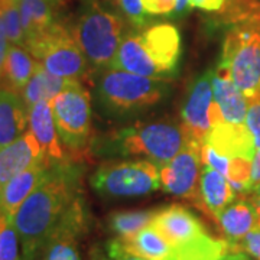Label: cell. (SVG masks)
<instances>
[{"label": "cell", "instance_id": "14", "mask_svg": "<svg viewBox=\"0 0 260 260\" xmlns=\"http://www.w3.org/2000/svg\"><path fill=\"white\" fill-rule=\"evenodd\" d=\"M205 145L227 158H249L253 160L256 145L246 123L220 121L205 136Z\"/></svg>", "mask_w": 260, "mask_h": 260}, {"label": "cell", "instance_id": "2", "mask_svg": "<svg viewBox=\"0 0 260 260\" xmlns=\"http://www.w3.org/2000/svg\"><path fill=\"white\" fill-rule=\"evenodd\" d=\"M182 55L181 34L172 23H155L124 34L114 58V70L156 80L178 74Z\"/></svg>", "mask_w": 260, "mask_h": 260}, {"label": "cell", "instance_id": "23", "mask_svg": "<svg viewBox=\"0 0 260 260\" xmlns=\"http://www.w3.org/2000/svg\"><path fill=\"white\" fill-rule=\"evenodd\" d=\"M38 61L23 45L10 44L2 70L0 87L13 93H22L37 70Z\"/></svg>", "mask_w": 260, "mask_h": 260}, {"label": "cell", "instance_id": "39", "mask_svg": "<svg viewBox=\"0 0 260 260\" xmlns=\"http://www.w3.org/2000/svg\"><path fill=\"white\" fill-rule=\"evenodd\" d=\"M220 260H251L250 256L246 253V251L242 250H233L229 251L227 254H224L223 257Z\"/></svg>", "mask_w": 260, "mask_h": 260}, {"label": "cell", "instance_id": "5", "mask_svg": "<svg viewBox=\"0 0 260 260\" xmlns=\"http://www.w3.org/2000/svg\"><path fill=\"white\" fill-rule=\"evenodd\" d=\"M124 26L126 20L114 8L99 0H88L70 29L88 65L97 70H107L113 67L126 34Z\"/></svg>", "mask_w": 260, "mask_h": 260}, {"label": "cell", "instance_id": "40", "mask_svg": "<svg viewBox=\"0 0 260 260\" xmlns=\"http://www.w3.org/2000/svg\"><path fill=\"white\" fill-rule=\"evenodd\" d=\"M189 10H191L189 9V0H177V9H175L177 16H184Z\"/></svg>", "mask_w": 260, "mask_h": 260}, {"label": "cell", "instance_id": "31", "mask_svg": "<svg viewBox=\"0 0 260 260\" xmlns=\"http://www.w3.org/2000/svg\"><path fill=\"white\" fill-rule=\"evenodd\" d=\"M90 260H143L132 256L123 250L117 237L110 239L103 244H97L90 250Z\"/></svg>", "mask_w": 260, "mask_h": 260}, {"label": "cell", "instance_id": "16", "mask_svg": "<svg viewBox=\"0 0 260 260\" xmlns=\"http://www.w3.org/2000/svg\"><path fill=\"white\" fill-rule=\"evenodd\" d=\"M38 160H45V158L34 133L28 129L15 142L5 148H0L2 185H5L10 178L18 175L19 172L34 165Z\"/></svg>", "mask_w": 260, "mask_h": 260}, {"label": "cell", "instance_id": "25", "mask_svg": "<svg viewBox=\"0 0 260 260\" xmlns=\"http://www.w3.org/2000/svg\"><path fill=\"white\" fill-rule=\"evenodd\" d=\"M73 81L75 80H68V78L56 77V75L48 73L47 70L38 62L37 70L30 77L28 84L23 87L20 97L26 104V107L30 110L41 100L51 102L61 91H64Z\"/></svg>", "mask_w": 260, "mask_h": 260}, {"label": "cell", "instance_id": "15", "mask_svg": "<svg viewBox=\"0 0 260 260\" xmlns=\"http://www.w3.org/2000/svg\"><path fill=\"white\" fill-rule=\"evenodd\" d=\"M29 130L38 140L47 162L55 164L68 158L56 132L51 102L41 100L29 110Z\"/></svg>", "mask_w": 260, "mask_h": 260}, {"label": "cell", "instance_id": "33", "mask_svg": "<svg viewBox=\"0 0 260 260\" xmlns=\"http://www.w3.org/2000/svg\"><path fill=\"white\" fill-rule=\"evenodd\" d=\"M201 160L205 167L214 168L215 171L221 172L224 177L227 175V171H229V165H230V158L220 155L217 150H214L211 146L208 145H203L201 148Z\"/></svg>", "mask_w": 260, "mask_h": 260}, {"label": "cell", "instance_id": "21", "mask_svg": "<svg viewBox=\"0 0 260 260\" xmlns=\"http://www.w3.org/2000/svg\"><path fill=\"white\" fill-rule=\"evenodd\" d=\"M123 250L143 260H177L175 249L160 233L150 224L139 233L120 239Z\"/></svg>", "mask_w": 260, "mask_h": 260}, {"label": "cell", "instance_id": "42", "mask_svg": "<svg viewBox=\"0 0 260 260\" xmlns=\"http://www.w3.org/2000/svg\"><path fill=\"white\" fill-rule=\"evenodd\" d=\"M48 2H51L52 5H55L56 8H59L62 5V0H48Z\"/></svg>", "mask_w": 260, "mask_h": 260}, {"label": "cell", "instance_id": "35", "mask_svg": "<svg viewBox=\"0 0 260 260\" xmlns=\"http://www.w3.org/2000/svg\"><path fill=\"white\" fill-rule=\"evenodd\" d=\"M236 250L246 251L249 256L260 260V227L250 232L243 240L236 244Z\"/></svg>", "mask_w": 260, "mask_h": 260}, {"label": "cell", "instance_id": "18", "mask_svg": "<svg viewBox=\"0 0 260 260\" xmlns=\"http://www.w3.org/2000/svg\"><path fill=\"white\" fill-rule=\"evenodd\" d=\"M217 223L224 234V239L232 243L234 250L236 244L243 240L254 229L260 227L256 208L251 200L242 195L239 200H234L217 217Z\"/></svg>", "mask_w": 260, "mask_h": 260}, {"label": "cell", "instance_id": "24", "mask_svg": "<svg viewBox=\"0 0 260 260\" xmlns=\"http://www.w3.org/2000/svg\"><path fill=\"white\" fill-rule=\"evenodd\" d=\"M22 26L25 32V44L42 35L56 20V8L48 0H18Z\"/></svg>", "mask_w": 260, "mask_h": 260}, {"label": "cell", "instance_id": "32", "mask_svg": "<svg viewBox=\"0 0 260 260\" xmlns=\"http://www.w3.org/2000/svg\"><path fill=\"white\" fill-rule=\"evenodd\" d=\"M244 123L250 130L256 149L260 148V93L249 99V109Z\"/></svg>", "mask_w": 260, "mask_h": 260}, {"label": "cell", "instance_id": "19", "mask_svg": "<svg viewBox=\"0 0 260 260\" xmlns=\"http://www.w3.org/2000/svg\"><path fill=\"white\" fill-rule=\"evenodd\" d=\"M214 102L221 113L223 121L244 123L249 109V99L233 83L230 75L221 68H214L213 73Z\"/></svg>", "mask_w": 260, "mask_h": 260}, {"label": "cell", "instance_id": "6", "mask_svg": "<svg viewBox=\"0 0 260 260\" xmlns=\"http://www.w3.org/2000/svg\"><path fill=\"white\" fill-rule=\"evenodd\" d=\"M56 132L61 143L75 159L90 153L94 142L91 126V95L75 80L51 100Z\"/></svg>", "mask_w": 260, "mask_h": 260}, {"label": "cell", "instance_id": "34", "mask_svg": "<svg viewBox=\"0 0 260 260\" xmlns=\"http://www.w3.org/2000/svg\"><path fill=\"white\" fill-rule=\"evenodd\" d=\"M143 9L150 16H174L177 0H142Z\"/></svg>", "mask_w": 260, "mask_h": 260}, {"label": "cell", "instance_id": "37", "mask_svg": "<svg viewBox=\"0 0 260 260\" xmlns=\"http://www.w3.org/2000/svg\"><path fill=\"white\" fill-rule=\"evenodd\" d=\"M9 49V39H8V34H6V28L3 23V19L0 15V77H2V70H3V64L6 59V54Z\"/></svg>", "mask_w": 260, "mask_h": 260}, {"label": "cell", "instance_id": "27", "mask_svg": "<svg viewBox=\"0 0 260 260\" xmlns=\"http://www.w3.org/2000/svg\"><path fill=\"white\" fill-rule=\"evenodd\" d=\"M158 208L149 210H129V211H114L107 218V225L110 232L120 239L130 237L145 227L152 224V220Z\"/></svg>", "mask_w": 260, "mask_h": 260}, {"label": "cell", "instance_id": "3", "mask_svg": "<svg viewBox=\"0 0 260 260\" xmlns=\"http://www.w3.org/2000/svg\"><path fill=\"white\" fill-rule=\"evenodd\" d=\"M189 142L181 123L172 120L138 121L110 132L93 142L90 153L109 158L142 156L159 168L168 164Z\"/></svg>", "mask_w": 260, "mask_h": 260}, {"label": "cell", "instance_id": "13", "mask_svg": "<svg viewBox=\"0 0 260 260\" xmlns=\"http://www.w3.org/2000/svg\"><path fill=\"white\" fill-rule=\"evenodd\" d=\"M152 225L174 246V249L208 233L204 223L191 210L179 204L158 208Z\"/></svg>", "mask_w": 260, "mask_h": 260}, {"label": "cell", "instance_id": "7", "mask_svg": "<svg viewBox=\"0 0 260 260\" xmlns=\"http://www.w3.org/2000/svg\"><path fill=\"white\" fill-rule=\"evenodd\" d=\"M218 68L247 99L260 93V22L237 23L224 38Z\"/></svg>", "mask_w": 260, "mask_h": 260}, {"label": "cell", "instance_id": "38", "mask_svg": "<svg viewBox=\"0 0 260 260\" xmlns=\"http://www.w3.org/2000/svg\"><path fill=\"white\" fill-rule=\"evenodd\" d=\"M251 182L253 189L260 186V148L256 149V153L251 160Z\"/></svg>", "mask_w": 260, "mask_h": 260}, {"label": "cell", "instance_id": "29", "mask_svg": "<svg viewBox=\"0 0 260 260\" xmlns=\"http://www.w3.org/2000/svg\"><path fill=\"white\" fill-rule=\"evenodd\" d=\"M225 178L234 188L236 194L249 195L253 191L251 182V159L232 158Z\"/></svg>", "mask_w": 260, "mask_h": 260}, {"label": "cell", "instance_id": "1", "mask_svg": "<svg viewBox=\"0 0 260 260\" xmlns=\"http://www.w3.org/2000/svg\"><path fill=\"white\" fill-rule=\"evenodd\" d=\"M83 168L75 158L51 164L45 177L13 215L22 260H38L75 200L83 195Z\"/></svg>", "mask_w": 260, "mask_h": 260}, {"label": "cell", "instance_id": "22", "mask_svg": "<svg viewBox=\"0 0 260 260\" xmlns=\"http://www.w3.org/2000/svg\"><path fill=\"white\" fill-rule=\"evenodd\" d=\"M200 191L204 210L203 213L210 215L217 221L218 214L223 211L229 204L236 200V191L224 177L221 172L215 171L214 168L205 167L201 172L200 179Z\"/></svg>", "mask_w": 260, "mask_h": 260}, {"label": "cell", "instance_id": "36", "mask_svg": "<svg viewBox=\"0 0 260 260\" xmlns=\"http://www.w3.org/2000/svg\"><path fill=\"white\" fill-rule=\"evenodd\" d=\"M227 5V0H189V9L203 10L205 13L220 15Z\"/></svg>", "mask_w": 260, "mask_h": 260}, {"label": "cell", "instance_id": "12", "mask_svg": "<svg viewBox=\"0 0 260 260\" xmlns=\"http://www.w3.org/2000/svg\"><path fill=\"white\" fill-rule=\"evenodd\" d=\"M88 230V210L84 195L78 197L48 239L41 260H83L80 239Z\"/></svg>", "mask_w": 260, "mask_h": 260}, {"label": "cell", "instance_id": "9", "mask_svg": "<svg viewBox=\"0 0 260 260\" xmlns=\"http://www.w3.org/2000/svg\"><path fill=\"white\" fill-rule=\"evenodd\" d=\"M29 52L48 73L81 81L88 74V61L78 47L71 29L56 20L42 35L25 44Z\"/></svg>", "mask_w": 260, "mask_h": 260}, {"label": "cell", "instance_id": "10", "mask_svg": "<svg viewBox=\"0 0 260 260\" xmlns=\"http://www.w3.org/2000/svg\"><path fill=\"white\" fill-rule=\"evenodd\" d=\"M203 145L189 140L177 156L159 168L160 188L168 194L191 201L201 211L204 210L200 191Z\"/></svg>", "mask_w": 260, "mask_h": 260}, {"label": "cell", "instance_id": "20", "mask_svg": "<svg viewBox=\"0 0 260 260\" xmlns=\"http://www.w3.org/2000/svg\"><path fill=\"white\" fill-rule=\"evenodd\" d=\"M29 129V109L20 94L0 87V148H5Z\"/></svg>", "mask_w": 260, "mask_h": 260}, {"label": "cell", "instance_id": "26", "mask_svg": "<svg viewBox=\"0 0 260 260\" xmlns=\"http://www.w3.org/2000/svg\"><path fill=\"white\" fill-rule=\"evenodd\" d=\"M234 250L227 239L214 237L208 233L198 236L197 239L175 247L177 260H220L224 254Z\"/></svg>", "mask_w": 260, "mask_h": 260}, {"label": "cell", "instance_id": "30", "mask_svg": "<svg viewBox=\"0 0 260 260\" xmlns=\"http://www.w3.org/2000/svg\"><path fill=\"white\" fill-rule=\"evenodd\" d=\"M113 8L120 13L123 19L130 23L133 29H142L149 26L150 15L143 9L142 0H112Z\"/></svg>", "mask_w": 260, "mask_h": 260}, {"label": "cell", "instance_id": "4", "mask_svg": "<svg viewBox=\"0 0 260 260\" xmlns=\"http://www.w3.org/2000/svg\"><path fill=\"white\" fill-rule=\"evenodd\" d=\"M169 93L168 80H156L121 70H103L95 84L99 107L109 117H133L162 102Z\"/></svg>", "mask_w": 260, "mask_h": 260}, {"label": "cell", "instance_id": "28", "mask_svg": "<svg viewBox=\"0 0 260 260\" xmlns=\"http://www.w3.org/2000/svg\"><path fill=\"white\" fill-rule=\"evenodd\" d=\"M0 260H22L18 232L6 214H0Z\"/></svg>", "mask_w": 260, "mask_h": 260}, {"label": "cell", "instance_id": "11", "mask_svg": "<svg viewBox=\"0 0 260 260\" xmlns=\"http://www.w3.org/2000/svg\"><path fill=\"white\" fill-rule=\"evenodd\" d=\"M214 70H207L195 80L181 112V124L188 139L204 145L205 136L214 124L223 121L221 113L214 102Z\"/></svg>", "mask_w": 260, "mask_h": 260}, {"label": "cell", "instance_id": "8", "mask_svg": "<svg viewBox=\"0 0 260 260\" xmlns=\"http://www.w3.org/2000/svg\"><path fill=\"white\" fill-rule=\"evenodd\" d=\"M90 184L106 200L145 197L160 188L159 167L145 158L109 160L95 169Z\"/></svg>", "mask_w": 260, "mask_h": 260}, {"label": "cell", "instance_id": "17", "mask_svg": "<svg viewBox=\"0 0 260 260\" xmlns=\"http://www.w3.org/2000/svg\"><path fill=\"white\" fill-rule=\"evenodd\" d=\"M49 165L51 164L47 160H38L34 165L19 172L18 175L10 178L0 191V214H6L13 218L22 203L45 177Z\"/></svg>", "mask_w": 260, "mask_h": 260}, {"label": "cell", "instance_id": "43", "mask_svg": "<svg viewBox=\"0 0 260 260\" xmlns=\"http://www.w3.org/2000/svg\"><path fill=\"white\" fill-rule=\"evenodd\" d=\"M2 186L3 185H2V179H0V191H2Z\"/></svg>", "mask_w": 260, "mask_h": 260}, {"label": "cell", "instance_id": "41", "mask_svg": "<svg viewBox=\"0 0 260 260\" xmlns=\"http://www.w3.org/2000/svg\"><path fill=\"white\" fill-rule=\"evenodd\" d=\"M249 198H250L251 203H253V205H254V208H256V213H257V218H259V224H260V186L251 191V194Z\"/></svg>", "mask_w": 260, "mask_h": 260}]
</instances>
